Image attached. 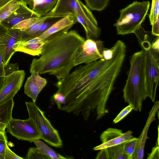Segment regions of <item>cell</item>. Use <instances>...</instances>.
I'll return each mask as SVG.
<instances>
[{"mask_svg": "<svg viewBox=\"0 0 159 159\" xmlns=\"http://www.w3.org/2000/svg\"><path fill=\"white\" fill-rule=\"evenodd\" d=\"M113 55L81 66L55 84L56 104L61 111L81 116L87 121L100 119L108 113L107 104L126 55L124 46L115 43Z\"/></svg>", "mask_w": 159, "mask_h": 159, "instance_id": "obj_1", "label": "cell"}, {"mask_svg": "<svg viewBox=\"0 0 159 159\" xmlns=\"http://www.w3.org/2000/svg\"><path fill=\"white\" fill-rule=\"evenodd\" d=\"M38 58H34L30 72L48 73L58 80L66 77L74 66L75 56L85 39L75 30H65L47 38Z\"/></svg>", "mask_w": 159, "mask_h": 159, "instance_id": "obj_2", "label": "cell"}, {"mask_svg": "<svg viewBox=\"0 0 159 159\" xmlns=\"http://www.w3.org/2000/svg\"><path fill=\"white\" fill-rule=\"evenodd\" d=\"M127 79L123 89L125 102L133 110L140 111L143 102L147 97L145 74V57L143 49L131 56Z\"/></svg>", "mask_w": 159, "mask_h": 159, "instance_id": "obj_3", "label": "cell"}, {"mask_svg": "<svg viewBox=\"0 0 159 159\" xmlns=\"http://www.w3.org/2000/svg\"><path fill=\"white\" fill-rule=\"evenodd\" d=\"M73 15L82 19L81 25L86 33V39H97L100 36L101 30L90 10L80 0H57L53 9L46 15L62 18Z\"/></svg>", "mask_w": 159, "mask_h": 159, "instance_id": "obj_4", "label": "cell"}, {"mask_svg": "<svg viewBox=\"0 0 159 159\" xmlns=\"http://www.w3.org/2000/svg\"><path fill=\"white\" fill-rule=\"evenodd\" d=\"M150 6L148 1H134L120 9L119 17L114 25L117 34L125 35L133 33L144 20Z\"/></svg>", "mask_w": 159, "mask_h": 159, "instance_id": "obj_5", "label": "cell"}, {"mask_svg": "<svg viewBox=\"0 0 159 159\" xmlns=\"http://www.w3.org/2000/svg\"><path fill=\"white\" fill-rule=\"evenodd\" d=\"M149 40L139 43L144 51L145 57V74L147 97L155 101L159 80V51L151 47Z\"/></svg>", "mask_w": 159, "mask_h": 159, "instance_id": "obj_6", "label": "cell"}, {"mask_svg": "<svg viewBox=\"0 0 159 159\" xmlns=\"http://www.w3.org/2000/svg\"><path fill=\"white\" fill-rule=\"evenodd\" d=\"M25 103L29 118L32 119L35 123L41 134L42 139L53 147H61L62 142L58 131L52 125L44 112L34 102Z\"/></svg>", "mask_w": 159, "mask_h": 159, "instance_id": "obj_7", "label": "cell"}, {"mask_svg": "<svg viewBox=\"0 0 159 159\" xmlns=\"http://www.w3.org/2000/svg\"><path fill=\"white\" fill-rule=\"evenodd\" d=\"M6 128L7 132L19 140L32 142L42 139L41 134L36 125L30 118L25 120L13 118Z\"/></svg>", "mask_w": 159, "mask_h": 159, "instance_id": "obj_8", "label": "cell"}, {"mask_svg": "<svg viewBox=\"0 0 159 159\" xmlns=\"http://www.w3.org/2000/svg\"><path fill=\"white\" fill-rule=\"evenodd\" d=\"M104 48L102 41L90 39H85L75 56L74 66L82 64H88L102 58V52Z\"/></svg>", "mask_w": 159, "mask_h": 159, "instance_id": "obj_9", "label": "cell"}, {"mask_svg": "<svg viewBox=\"0 0 159 159\" xmlns=\"http://www.w3.org/2000/svg\"><path fill=\"white\" fill-rule=\"evenodd\" d=\"M25 75L23 70L16 71L6 75L0 89V105L13 98L22 86Z\"/></svg>", "mask_w": 159, "mask_h": 159, "instance_id": "obj_10", "label": "cell"}, {"mask_svg": "<svg viewBox=\"0 0 159 159\" xmlns=\"http://www.w3.org/2000/svg\"><path fill=\"white\" fill-rule=\"evenodd\" d=\"M134 137L131 130L123 133L121 129L110 128L102 133L100 137L102 143L93 148V149L98 150L118 145L133 139Z\"/></svg>", "mask_w": 159, "mask_h": 159, "instance_id": "obj_11", "label": "cell"}, {"mask_svg": "<svg viewBox=\"0 0 159 159\" xmlns=\"http://www.w3.org/2000/svg\"><path fill=\"white\" fill-rule=\"evenodd\" d=\"M20 31L18 29L11 28L7 30L1 37L0 51L5 67L16 52L14 47L18 41Z\"/></svg>", "mask_w": 159, "mask_h": 159, "instance_id": "obj_12", "label": "cell"}, {"mask_svg": "<svg viewBox=\"0 0 159 159\" xmlns=\"http://www.w3.org/2000/svg\"><path fill=\"white\" fill-rule=\"evenodd\" d=\"M159 108V102H154V104L150 111L145 125L142 132L136 142L135 151L134 153L133 159H143L144 153V148L146 141L149 138L148 136V131L152 123L156 120V116Z\"/></svg>", "mask_w": 159, "mask_h": 159, "instance_id": "obj_13", "label": "cell"}, {"mask_svg": "<svg viewBox=\"0 0 159 159\" xmlns=\"http://www.w3.org/2000/svg\"><path fill=\"white\" fill-rule=\"evenodd\" d=\"M38 17H41L30 9L25 2L21 0L19 8L1 23L7 29H9L25 20Z\"/></svg>", "mask_w": 159, "mask_h": 159, "instance_id": "obj_14", "label": "cell"}, {"mask_svg": "<svg viewBox=\"0 0 159 159\" xmlns=\"http://www.w3.org/2000/svg\"><path fill=\"white\" fill-rule=\"evenodd\" d=\"M30 73L31 75L27 79L24 85V92L35 102L38 94L46 86L47 81L37 72L33 71Z\"/></svg>", "mask_w": 159, "mask_h": 159, "instance_id": "obj_15", "label": "cell"}, {"mask_svg": "<svg viewBox=\"0 0 159 159\" xmlns=\"http://www.w3.org/2000/svg\"><path fill=\"white\" fill-rule=\"evenodd\" d=\"M47 41L37 37L28 40L18 41L14 49L16 52H19L33 56H39L43 47Z\"/></svg>", "mask_w": 159, "mask_h": 159, "instance_id": "obj_16", "label": "cell"}, {"mask_svg": "<svg viewBox=\"0 0 159 159\" xmlns=\"http://www.w3.org/2000/svg\"><path fill=\"white\" fill-rule=\"evenodd\" d=\"M77 22L75 16L69 15L61 18L38 37L45 40L51 35L65 30H70Z\"/></svg>", "mask_w": 159, "mask_h": 159, "instance_id": "obj_17", "label": "cell"}, {"mask_svg": "<svg viewBox=\"0 0 159 159\" xmlns=\"http://www.w3.org/2000/svg\"><path fill=\"white\" fill-rule=\"evenodd\" d=\"M57 0H31L29 7L39 17L45 16L56 5Z\"/></svg>", "mask_w": 159, "mask_h": 159, "instance_id": "obj_18", "label": "cell"}, {"mask_svg": "<svg viewBox=\"0 0 159 159\" xmlns=\"http://www.w3.org/2000/svg\"><path fill=\"white\" fill-rule=\"evenodd\" d=\"M48 17V15L41 17L27 29L20 30L18 41L28 40L35 38L39 27Z\"/></svg>", "mask_w": 159, "mask_h": 159, "instance_id": "obj_19", "label": "cell"}, {"mask_svg": "<svg viewBox=\"0 0 159 159\" xmlns=\"http://www.w3.org/2000/svg\"><path fill=\"white\" fill-rule=\"evenodd\" d=\"M14 104L12 98L0 105V122L7 126L13 118L12 114Z\"/></svg>", "mask_w": 159, "mask_h": 159, "instance_id": "obj_20", "label": "cell"}, {"mask_svg": "<svg viewBox=\"0 0 159 159\" xmlns=\"http://www.w3.org/2000/svg\"><path fill=\"white\" fill-rule=\"evenodd\" d=\"M33 142L36 147L48 157L50 159H66L68 158L56 152L40 139L35 140Z\"/></svg>", "mask_w": 159, "mask_h": 159, "instance_id": "obj_21", "label": "cell"}, {"mask_svg": "<svg viewBox=\"0 0 159 159\" xmlns=\"http://www.w3.org/2000/svg\"><path fill=\"white\" fill-rule=\"evenodd\" d=\"M21 0H12L0 8V22L5 19L19 7Z\"/></svg>", "mask_w": 159, "mask_h": 159, "instance_id": "obj_22", "label": "cell"}, {"mask_svg": "<svg viewBox=\"0 0 159 159\" xmlns=\"http://www.w3.org/2000/svg\"><path fill=\"white\" fill-rule=\"evenodd\" d=\"M124 143L106 148L108 159H127L124 148Z\"/></svg>", "mask_w": 159, "mask_h": 159, "instance_id": "obj_23", "label": "cell"}, {"mask_svg": "<svg viewBox=\"0 0 159 159\" xmlns=\"http://www.w3.org/2000/svg\"><path fill=\"white\" fill-rule=\"evenodd\" d=\"M86 6L91 10L101 11L108 6L110 0H84Z\"/></svg>", "mask_w": 159, "mask_h": 159, "instance_id": "obj_24", "label": "cell"}, {"mask_svg": "<svg viewBox=\"0 0 159 159\" xmlns=\"http://www.w3.org/2000/svg\"><path fill=\"white\" fill-rule=\"evenodd\" d=\"M159 0H152V6L149 16L151 25L159 18Z\"/></svg>", "mask_w": 159, "mask_h": 159, "instance_id": "obj_25", "label": "cell"}, {"mask_svg": "<svg viewBox=\"0 0 159 159\" xmlns=\"http://www.w3.org/2000/svg\"><path fill=\"white\" fill-rule=\"evenodd\" d=\"M26 159H50L37 147H31L28 150Z\"/></svg>", "mask_w": 159, "mask_h": 159, "instance_id": "obj_26", "label": "cell"}, {"mask_svg": "<svg viewBox=\"0 0 159 159\" xmlns=\"http://www.w3.org/2000/svg\"><path fill=\"white\" fill-rule=\"evenodd\" d=\"M7 29H8L0 22V39L3 33ZM6 76L5 66L2 61L0 51V89L3 85Z\"/></svg>", "mask_w": 159, "mask_h": 159, "instance_id": "obj_27", "label": "cell"}, {"mask_svg": "<svg viewBox=\"0 0 159 159\" xmlns=\"http://www.w3.org/2000/svg\"><path fill=\"white\" fill-rule=\"evenodd\" d=\"M137 138L133 139L124 143V148L127 159H133L135 148Z\"/></svg>", "mask_w": 159, "mask_h": 159, "instance_id": "obj_28", "label": "cell"}, {"mask_svg": "<svg viewBox=\"0 0 159 159\" xmlns=\"http://www.w3.org/2000/svg\"><path fill=\"white\" fill-rule=\"evenodd\" d=\"M5 129L0 131V159H5V154L8 146Z\"/></svg>", "mask_w": 159, "mask_h": 159, "instance_id": "obj_29", "label": "cell"}, {"mask_svg": "<svg viewBox=\"0 0 159 159\" xmlns=\"http://www.w3.org/2000/svg\"><path fill=\"white\" fill-rule=\"evenodd\" d=\"M41 17H32L25 20L14 25L12 28L18 29L21 30H24L29 27Z\"/></svg>", "mask_w": 159, "mask_h": 159, "instance_id": "obj_30", "label": "cell"}, {"mask_svg": "<svg viewBox=\"0 0 159 159\" xmlns=\"http://www.w3.org/2000/svg\"><path fill=\"white\" fill-rule=\"evenodd\" d=\"M133 110L132 106L129 104L124 108L114 119L113 122L114 124L118 123L125 117Z\"/></svg>", "mask_w": 159, "mask_h": 159, "instance_id": "obj_31", "label": "cell"}, {"mask_svg": "<svg viewBox=\"0 0 159 159\" xmlns=\"http://www.w3.org/2000/svg\"><path fill=\"white\" fill-rule=\"evenodd\" d=\"M24 159L23 158L20 157L14 152H13L9 147L8 145L7 146L5 152V159Z\"/></svg>", "mask_w": 159, "mask_h": 159, "instance_id": "obj_32", "label": "cell"}, {"mask_svg": "<svg viewBox=\"0 0 159 159\" xmlns=\"http://www.w3.org/2000/svg\"><path fill=\"white\" fill-rule=\"evenodd\" d=\"M147 159H159V145H156L154 147L151 152L148 154Z\"/></svg>", "mask_w": 159, "mask_h": 159, "instance_id": "obj_33", "label": "cell"}, {"mask_svg": "<svg viewBox=\"0 0 159 159\" xmlns=\"http://www.w3.org/2000/svg\"><path fill=\"white\" fill-rule=\"evenodd\" d=\"M5 72L6 75L12 72L19 70V67L17 63H8L5 67Z\"/></svg>", "mask_w": 159, "mask_h": 159, "instance_id": "obj_34", "label": "cell"}, {"mask_svg": "<svg viewBox=\"0 0 159 159\" xmlns=\"http://www.w3.org/2000/svg\"><path fill=\"white\" fill-rule=\"evenodd\" d=\"M103 58L105 60L111 58L113 55V50L112 47L110 48H104L102 52Z\"/></svg>", "mask_w": 159, "mask_h": 159, "instance_id": "obj_35", "label": "cell"}, {"mask_svg": "<svg viewBox=\"0 0 159 159\" xmlns=\"http://www.w3.org/2000/svg\"><path fill=\"white\" fill-rule=\"evenodd\" d=\"M96 159H108L106 148L99 150L96 158Z\"/></svg>", "mask_w": 159, "mask_h": 159, "instance_id": "obj_36", "label": "cell"}, {"mask_svg": "<svg viewBox=\"0 0 159 159\" xmlns=\"http://www.w3.org/2000/svg\"><path fill=\"white\" fill-rule=\"evenodd\" d=\"M152 34L153 35L159 36V18L152 25Z\"/></svg>", "mask_w": 159, "mask_h": 159, "instance_id": "obj_37", "label": "cell"}, {"mask_svg": "<svg viewBox=\"0 0 159 159\" xmlns=\"http://www.w3.org/2000/svg\"><path fill=\"white\" fill-rule=\"evenodd\" d=\"M151 47L153 49L159 51V37H156L154 41L151 43Z\"/></svg>", "mask_w": 159, "mask_h": 159, "instance_id": "obj_38", "label": "cell"}, {"mask_svg": "<svg viewBox=\"0 0 159 159\" xmlns=\"http://www.w3.org/2000/svg\"><path fill=\"white\" fill-rule=\"evenodd\" d=\"M12 0H0V8Z\"/></svg>", "mask_w": 159, "mask_h": 159, "instance_id": "obj_39", "label": "cell"}, {"mask_svg": "<svg viewBox=\"0 0 159 159\" xmlns=\"http://www.w3.org/2000/svg\"><path fill=\"white\" fill-rule=\"evenodd\" d=\"M7 126L4 124L0 122V130H2L6 128Z\"/></svg>", "mask_w": 159, "mask_h": 159, "instance_id": "obj_40", "label": "cell"}, {"mask_svg": "<svg viewBox=\"0 0 159 159\" xmlns=\"http://www.w3.org/2000/svg\"><path fill=\"white\" fill-rule=\"evenodd\" d=\"M25 2L27 5H29L30 3L31 0H22Z\"/></svg>", "mask_w": 159, "mask_h": 159, "instance_id": "obj_41", "label": "cell"}]
</instances>
